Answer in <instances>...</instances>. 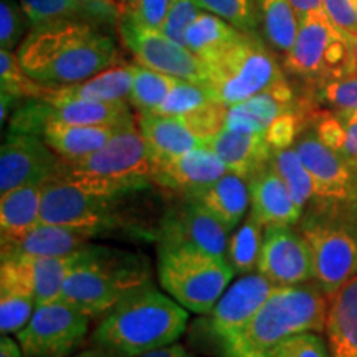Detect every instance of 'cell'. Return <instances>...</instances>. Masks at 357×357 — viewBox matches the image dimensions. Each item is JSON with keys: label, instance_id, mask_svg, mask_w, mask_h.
<instances>
[{"label": "cell", "instance_id": "6da1fadb", "mask_svg": "<svg viewBox=\"0 0 357 357\" xmlns=\"http://www.w3.org/2000/svg\"><path fill=\"white\" fill-rule=\"evenodd\" d=\"M109 29L79 20H56L30 26L19 56L29 77L45 86L86 82L118 63Z\"/></svg>", "mask_w": 357, "mask_h": 357}, {"label": "cell", "instance_id": "7a4b0ae2", "mask_svg": "<svg viewBox=\"0 0 357 357\" xmlns=\"http://www.w3.org/2000/svg\"><path fill=\"white\" fill-rule=\"evenodd\" d=\"M189 312L153 284L136 289L102 318L93 344L113 357H137L171 346L182 336Z\"/></svg>", "mask_w": 357, "mask_h": 357}, {"label": "cell", "instance_id": "3957f363", "mask_svg": "<svg viewBox=\"0 0 357 357\" xmlns=\"http://www.w3.org/2000/svg\"><path fill=\"white\" fill-rule=\"evenodd\" d=\"M53 178L101 197L123 199L153 184V164L139 128L131 124L95 153L77 159L60 158Z\"/></svg>", "mask_w": 357, "mask_h": 357}, {"label": "cell", "instance_id": "277c9868", "mask_svg": "<svg viewBox=\"0 0 357 357\" xmlns=\"http://www.w3.org/2000/svg\"><path fill=\"white\" fill-rule=\"evenodd\" d=\"M147 284H151V270L146 258L89 243L82 261L66 278L60 300L89 318H100Z\"/></svg>", "mask_w": 357, "mask_h": 357}, {"label": "cell", "instance_id": "5b68a950", "mask_svg": "<svg viewBox=\"0 0 357 357\" xmlns=\"http://www.w3.org/2000/svg\"><path fill=\"white\" fill-rule=\"evenodd\" d=\"M329 298L314 280L275 287L247 329L223 357H266L268 351L294 334L326 331Z\"/></svg>", "mask_w": 357, "mask_h": 357}, {"label": "cell", "instance_id": "8992f818", "mask_svg": "<svg viewBox=\"0 0 357 357\" xmlns=\"http://www.w3.org/2000/svg\"><path fill=\"white\" fill-rule=\"evenodd\" d=\"M281 65L305 88L354 77L352 37L337 29L324 10L311 12L298 20L296 38Z\"/></svg>", "mask_w": 357, "mask_h": 357}, {"label": "cell", "instance_id": "52a82bcc", "mask_svg": "<svg viewBox=\"0 0 357 357\" xmlns=\"http://www.w3.org/2000/svg\"><path fill=\"white\" fill-rule=\"evenodd\" d=\"M160 287L195 314H208L234 278L229 260L195 247H159Z\"/></svg>", "mask_w": 357, "mask_h": 357}, {"label": "cell", "instance_id": "ba28073f", "mask_svg": "<svg viewBox=\"0 0 357 357\" xmlns=\"http://www.w3.org/2000/svg\"><path fill=\"white\" fill-rule=\"evenodd\" d=\"M205 66L208 86L225 106L242 102L287 79L283 65L265 40L247 33Z\"/></svg>", "mask_w": 357, "mask_h": 357}, {"label": "cell", "instance_id": "9c48e42d", "mask_svg": "<svg viewBox=\"0 0 357 357\" xmlns=\"http://www.w3.org/2000/svg\"><path fill=\"white\" fill-rule=\"evenodd\" d=\"M119 199L101 197L79 189L71 182L52 178L43 185L42 194V223L68 227L79 234L96 238L131 231L136 229L126 215L118 208Z\"/></svg>", "mask_w": 357, "mask_h": 357}, {"label": "cell", "instance_id": "30bf717a", "mask_svg": "<svg viewBox=\"0 0 357 357\" xmlns=\"http://www.w3.org/2000/svg\"><path fill=\"white\" fill-rule=\"evenodd\" d=\"M300 231L310 245L314 281L331 300L357 275V238L316 200L303 213Z\"/></svg>", "mask_w": 357, "mask_h": 357}, {"label": "cell", "instance_id": "8fae6325", "mask_svg": "<svg viewBox=\"0 0 357 357\" xmlns=\"http://www.w3.org/2000/svg\"><path fill=\"white\" fill-rule=\"evenodd\" d=\"M273 289L275 284L260 273L240 276L225 289L213 310L200 323L202 337L218 357L225 356L238 341Z\"/></svg>", "mask_w": 357, "mask_h": 357}, {"label": "cell", "instance_id": "7c38bea8", "mask_svg": "<svg viewBox=\"0 0 357 357\" xmlns=\"http://www.w3.org/2000/svg\"><path fill=\"white\" fill-rule=\"evenodd\" d=\"M123 43L136 61L146 68L208 86L207 66L189 48L172 42L162 30L142 25L131 12L123 10L118 22Z\"/></svg>", "mask_w": 357, "mask_h": 357}, {"label": "cell", "instance_id": "4fadbf2b", "mask_svg": "<svg viewBox=\"0 0 357 357\" xmlns=\"http://www.w3.org/2000/svg\"><path fill=\"white\" fill-rule=\"evenodd\" d=\"M89 316L58 300L35 307L32 318L17 333L25 357H70L83 344Z\"/></svg>", "mask_w": 357, "mask_h": 357}, {"label": "cell", "instance_id": "5bb4252c", "mask_svg": "<svg viewBox=\"0 0 357 357\" xmlns=\"http://www.w3.org/2000/svg\"><path fill=\"white\" fill-rule=\"evenodd\" d=\"M227 229L205 205L192 197H181L160 220L155 234L158 247H195L225 257L229 247Z\"/></svg>", "mask_w": 357, "mask_h": 357}, {"label": "cell", "instance_id": "9a60e30c", "mask_svg": "<svg viewBox=\"0 0 357 357\" xmlns=\"http://www.w3.org/2000/svg\"><path fill=\"white\" fill-rule=\"evenodd\" d=\"M293 146L312 176L316 199L346 202L357 197V167L341 153L324 144L307 119Z\"/></svg>", "mask_w": 357, "mask_h": 357}, {"label": "cell", "instance_id": "2e32d148", "mask_svg": "<svg viewBox=\"0 0 357 357\" xmlns=\"http://www.w3.org/2000/svg\"><path fill=\"white\" fill-rule=\"evenodd\" d=\"M60 155L40 136L7 131L0 149V194L25 185H45L55 177Z\"/></svg>", "mask_w": 357, "mask_h": 357}, {"label": "cell", "instance_id": "e0dca14e", "mask_svg": "<svg viewBox=\"0 0 357 357\" xmlns=\"http://www.w3.org/2000/svg\"><path fill=\"white\" fill-rule=\"evenodd\" d=\"M258 273L275 287H291L314 280L310 245L291 225L266 227Z\"/></svg>", "mask_w": 357, "mask_h": 357}, {"label": "cell", "instance_id": "ac0fdd59", "mask_svg": "<svg viewBox=\"0 0 357 357\" xmlns=\"http://www.w3.org/2000/svg\"><path fill=\"white\" fill-rule=\"evenodd\" d=\"M229 172L208 146H200L167 162L153 166V184L178 197H190Z\"/></svg>", "mask_w": 357, "mask_h": 357}, {"label": "cell", "instance_id": "d6986e66", "mask_svg": "<svg viewBox=\"0 0 357 357\" xmlns=\"http://www.w3.org/2000/svg\"><path fill=\"white\" fill-rule=\"evenodd\" d=\"M37 307L32 263L26 257L6 258L0 265V331L24 329Z\"/></svg>", "mask_w": 357, "mask_h": 357}, {"label": "cell", "instance_id": "ffe728a7", "mask_svg": "<svg viewBox=\"0 0 357 357\" xmlns=\"http://www.w3.org/2000/svg\"><path fill=\"white\" fill-rule=\"evenodd\" d=\"M303 96L298 95L288 79L271 86L266 91L229 106L225 128L234 131L258 132L265 136L266 129L281 114L301 108Z\"/></svg>", "mask_w": 357, "mask_h": 357}, {"label": "cell", "instance_id": "44dd1931", "mask_svg": "<svg viewBox=\"0 0 357 357\" xmlns=\"http://www.w3.org/2000/svg\"><path fill=\"white\" fill-rule=\"evenodd\" d=\"M250 213L263 225H294L300 223L303 208L294 202L291 192L276 172L273 164L263 166L248 178Z\"/></svg>", "mask_w": 357, "mask_h": 357}, {"label": "cell", "instance_id": "7402d4cb", "mask_svg": "<svg viewBox=\"0 0 357 357\" xmlns=\"http://www.w3.org/2000/svg\"><path fill=\"white\" fill-rule=\"evenodd\" d=\"M30 24L56 20H79L105 29L118 26L123 7L118 0H20Z\"/></svg>", "mask_w": 357, "mask_h": 357}, {"label": "cell", "instance_id": "603a6c76", "mask_svg": "<svg viewBox=\"0 0 357 357\" xmlns=\"http://www.w3.org/2000/svg\"><path fill=\"white\" fill-rule=\"evenodd\" d=\"M137 128L146 142L153 166L176 159L195 147L207 146L178 116L142 113Z\"/></svg>", "mask_w": 357, "mask_h": 357}, {"label": "cell", "instance_id": "cb8c5ba5", "mask_svg": "<svg viewBox=\"0 0 357 357\" xmlns=\"http://www.w3.org/2000/svg\"><path fill=\"white\" fill-rule=\"evenodd\" d=\"M136 63H114L86 82L66 86H45L40 100L55 102L66 100L126 101L131 95Z\"/></svg>", "mask_w": 357, "mask_h": 357}, {"label": "cell", "instance_id": "d4e9b609", "mask_svg": "<svg viewBox=\"0 0 357 357\" xmlns=\"http://www.w3.org/2000/svg\"><path fill=\"white\" fill-rule=\"evenodd\" d=\"M207 146L220 158L229 171L248 178L266 166L271 159V146L263 134L234 131L223 128Z\"/></svg>", "mask_w": 357, "mask_h": 357}, {"label": "cell", "instance_id": "484cf974", "mask_svg": "<svg viewBox=\"0 0 357 357\" xmlns=\"http://www.w3.org/2000/svg\"><path fill=\"white\" fill-rule=\"evenodd\" d=\"M43 185H25L2 195L0 200V245L2 248L20 243L42 215Z\"/></svg>", "mask_w": 357, "mask_h": 357}, {"label": "cell", "instance_id": "4316f807", "mask_svg": "<svg viewBox=\"0 0 357 357\" xmlns=\"http://www.w3.org/2000/svg\"><path fill=\"white\" fill-rule=\"evenodd\" d=\"M324 333L331 357H357V275L329 300Z\"/></svg>", "mask_w": 357, "mask_h": 357}, {"label": "cell", "instance_id": "83f0119b", "mask_svg": "<svg viewBox=\"0 0 357 357\" xmlns=\"http://www.w3.org/2000/svg\"><path fill=\"white\" fill-rule=\"evenodd\" d=\"M126 128V126H123ZM121 126H83L48 119L42 131V139L63 159H77L101 149Z\"/></svg>", "mask_w": 357, "mask_h": 357}, {"label": "cell", "instance_id": "f1b7e54d", "mask_svg": "<svg viewBox=\"0 0 357 357\" xmlns=\"http://www.w3.org/2000/svg\"><path fill=\"white\" fill-rule=\"evenodd\" d=\"M89 243H91L89 236L68 227L40 223L20 243L2 248V260L15 257L42 258L70 255Z\"/></svg>", "mask_w": 357, "mask_h": 357}, {"label": "cell", "instance_id": "f546056e", "mask_svg": "<svg viewBox=\"0 0 357 357\" xmlns=\"http://www.w3.org/2000/svg\"><path fill=\"white\" fill-rule=\"evenodd\" d=\"M48 119L83 126H131L134 118L126 101L66 100L48 102Z\"/></svg>", "mask_w": 357, "mask_h": 357}, {"label": "cell", "instance_id": "4dcf8cb0", "mask_svg": "<svg viewBox=\"0 0 357 357\" xmlns=\"http://www.w3.org/2000/svg\"><path fill=\"white\" fill-rule=\"evenodd\" d=\"M211 211L230 231L238 227L250 205V187L247 178L229 171L205 187L199 194L190 195Z\"/></svg>", "mask_w": 357, "mask_h": 357}, {"label": "cell", "instance_id": "1f68e13d", "mask_svg": "<svg viewBox=\"0 0 357 357\" xmlns=\"http://www.w3.org/2000/svg\"><path fill=\"white\" fill-rule=\"evenodd\" d=\"M243 35L242 30L220 19L215 13L205 10L189 26L185 42L187 48L194 55H197L204 63H208Z\"/></svg>", "mask_w": 357, "mask_h": 357}, {"label": "cell", "instance_id": "d6a6232c", "mask_svg": "<svg viewBox=\"0 0 357 357\" xmlns=\"http://www.w3.org/2000/svg\"><path fill=\"white\" fill-rule=\"evenodd\" d=\"M260 35L276 55L291 50L298 33V17L289 0H255Z\"/></svg>", "mask_w": 357, "mask_h": 357}, {"label": "cell", "instance_id": "836d02e7", "mask_svg": "<svg viewBox=\"0 0 357 357\" xmlns=\"http://www.w3.org/2000/svg\"><path fill=\"white\" fill-rule=\"evenodd\" d=\"M86 247H83L75 253H70V255L30 258L35 280L37 306L60 300L65 281L71 271L75 270V266L82 261L84 252H86Z\"/></svg>", "mask_w": 357, "mask_h": 357}, {"label": "cell", "instance_id": "e575fe53", "mask_svg": "<svg viewBox=\"0 0 357 357\" xmlns=\"http://www.w3.org/2000/svg\"><path fill=\"white\" fill-rule=\"evenodd\" d=\"M263 236H265V225L248 213L245 222L236 227L229 238L225 258L229 260L235 275H250L258 270Z\"/></svg>", "mask_w": 357, "mask_h": 357}, {"label": "cell", "instance_id": "d590c367", "mask_svg": "<svg viewBox=\"0 0 357 357\" xmlns=\"http://www.w3.org/2000/svg\"><path fill=\"white\" fill-rule=\"evenodd\" d=\"M270 160L280 177L284 181V184L288 185L294 202L300 205L303 211L310 207L312 200H316V185L294 146L284 147V149H273Z\"/></svg>", "mask_w": 357, "mask_h": 357}, {"label": "cell", "instance_id": "8d00e7d4", "mask_svg": "<svg viewBox=\"0 0 357 357\" xmlns=\"http://www.w3.org/2000/svg\"><path fill=\"white\" fill-rule=\"evenodd\" d=\"M178 78L176 77L136 63L132 89L128 100L134 108L139 111V114L154 113L162 105V101L166 100L169 91L176 86Z\"/></svg>", "mask_w": 357, "mask_h": 357}, {"label": "cell", "instance_id": "74e56055", "mask_svg": "<svg viewBox=\"0 0 357 357\" xmlns=\"http://www.w3.org/2000/svg\"><path fill=\"white\" fill-rule=\"evenodd\" d=\"M213 101H218L211 86L200 84L187 79H178L162 105L154 111V114L162 116H185L192 111L202 108L205 105H211Z\"/></svg>", "mask_w": 357, "mask_h": 357}, {"label": "cell", "instance_id": "f35d334b", "mask_svg": "<svg viewBox=\"0 0 357 357\" xmlns=\"http://www.w3.org/2000/svg\"><path fill=\"white\" fill-rule=\"evenodd\" d=\"M0 86L2 93H7L19 101L40 100L43 93V84L26 75L19 56L13 55L10 50L0 52Z\"/></svg>", "mask_w": 357, "mask_h": 357}, {"label": "cell", "instance_id": "ab89813d", "mask_svg": "<svg viewBox=\"0 0 357 357\" xmlns=\"http://www.w3.org/2000/svg\"><path fill=\"white\" fill-rule=\"evenodd\" d=\"M197 2L204 7V10L215 13L243 33L261 37L255 0H197Z\"/></svg>", "mask_w": 357, "mask_h": 357}, {"label": "cell", "instance_id": "60d3db41", "mask_svg": "<svg viewBox=\"0 0 357 357\" xmlns=\"http://www.w3.org/2000/svg\"><path fill=\"white\" fill-rule=\"evenodd\" d=\"M303 93L319 108L331 111L357 109V75L319 84L316 88H305Z\"/></svg>", "mask_w": 357, "mask_h": 357}, {"label": "cell", "instance_id": "b9f144b4", "mask_svg": "<svg viewBox=\"0 0 357 357\" xmlns=\"http://www.w3.org/2000/svg\"><path fill=\"white\" fill-rule=\"evenodd\" d=\"M29 26H32V24L20 0L0 2V47L2 50L13 52L19 48L26 37L25 32Z\"/></svg>", "mask_w": 357, "mask_h": 357}, {"label": "cell", "instance_id": "7bdbcfd3", "mask_svg": "<svg viewBox=\"0 0 357 357\" xmlns=\"http://www.w3.org/2000/svg\"><path fill=\"white\" fill-rule=\"evenodd\" d=\"M266 357H331V352L323 333L306 331L283 339L268 351Z\"/></svg>", "mask_w": 357, "mask_h": 357}, {"label": "cell", "instance_id": "ee69618b", "mask_svg": "<svg viewBox=\"0 0 357 357\" xmlns=\"http://www.w3.org/2000/svg\"><path fill=\"white\" fill-rule=\"evenodd\" d=\"M227 111H229V106L222 105L220 101H213L211 105H205L202 108L185 116H178V118L189 126L195 136H199L207 144L213 136H217L225 128Z\"/></svg>", "mask_w": 357, "mask_h": 357}, {"label": "cell", "instance_id": "f6af8a7d", "mask_svg": "<svg viewBox=\"0 0 357 357\" xmlns=\"http://www.w3.org/2000/svg\"><path fill=\"white\" fill-rule=\"evenodd\" d=\"M205 12L197 0H172L171 7L164 20L162 32L167 35L172 42L187 48L185 35L189 26L197 20L200 13Z\"/></svg>", "mask_w": 357, "mask_h": 357}, {"label": "cell", "instance_id": "bcb514c9", "mask_svg": "<svg viewBox=\"0 0 357 357\" xmlns=\"http://www.w3.org/2000/svg\"><path fill=\"white\" fill-rule=\"evenodd\" d=\"M171 2L172 0H136L131 7L123 8V10L131 12L142 25L149 29L162 30Z\"/></svg>", "mask_w": 357, "mask_h": 357}, {"label": "cell", "instance_id": "7dc6e473", "mask_svg": "<svg viewBox=\"0 0 357 357\" xmlns=\"http://www.w3.org/2000/svg\"><path fill=\"white\" fill-rule=\"evenodd\" d=\"M326 15L342 32L357 33V0H323Z\"/></svg>", "mask_w": 357, "mask_h": 357}, {"label": "cell", "instance_id": "c3c4849f", "mask_svg": "<svg viewBox=\"0 0 357 357\" xmlns=\"http://www.w3.org/2000/svg\"><path fill=\"white\" fill-rule=\"evenodd\" d=\"M344 126V146L341 154L357 167V109L334 111Z\"/></svg>", "mask_w": 357, "mask_h": 357}, {"label": "cell", "instance_id": "681fc988", "mask_svg": "<svg viewBox=\"0 0 357 357\" xmlns=\"http://www.w3.org/2000/svg\"><path fill=\"white\" fill-rule=\"evenodd\" d=\"M316 202L323 205L326 211L331 213L341 225H344L357 238V197L346 200V202H326V200L318 199H316Z\"/></svg>", "mask_w": 357, "mask_h": 357}, {"label": "cell", "instance_id": "f907efd6", "mask_svg": "<svg viewBox=\"0 0 357 357\" xmlns=\"http://www.w3.org/2000/svg\"><path fill=\"white\" fill-rule=\"evenodd\" d=\"M289 3H291V7H293L294 13H296L298 20L311 12L324 10L323 0H289Z\"/></svg>", "mask_w": 357, "mask_h": 357}, {"label": "cell", "instance_id": "816d5d0a", "mask_svg": "<svg viewBox=\"0 0 357 357\" xmlns=\"http://www.w3.org/2000/svg\"><path fill=\"white\" fill-rule=\"evenodd\" d=\"M137 357H194V356H192L184 346L176 344V342H174L171 346L160 347V349L146 352V354L137 356Z\"/></svg>", "mask_w": 357, "mask_h": 357}, {"label": "cell", "instance_id": "f5cc1de1", "mask_svg": "<svg viewBox=\"0 0 357 357\" xmlns=\"http://www.w3.org/2000/svg\"><path fill=\"white\" fill-rule=\"evenodd\" d=\"M0 357H25L20 344H17L8 334H2L0 339Z\"/></svg>", "mask_w": 357, "mask_h": 357}, {"label": "cell", "instance_id": "db71d44e", "mask_svg": "<svg viewBox=\"0 0 357 357\" xmlns=\"http://www.w3.org/2000/svg\"><path fill=\"white\" fill-rule=\"evenodd\" d=\"M73 357H113V356L108 354L106 351L100 349V347H95V349H86V351L79 352V354L73 356Z\"/></svg>", "mask_w": 357, "mask_h": 357}, {"label": "cell", "instance_id": "11a10c76", "mask_svg": "<svg viewBox=\"0 0 357 357\" xmlns=\"http://www.w3.org/2000/svg\"><path fill=\"white\" fill-rule=\"evenodd\" d=\"M352 37V50H354V63H356V75H357V33L351 35Z\"/></svg>", "mask_w": 357, "mask_h": 357}, {"label": "cell", "instance_id": "9f6ffc18", "mask_svg": "<svg viewBox=\"0 0 357 357\" xmlns=\"http://www.w3.org/2000/svg\"><path fill=\"white\" fill-rule=\"evenodd\" d=\"M119 3H121V7L123 8H128V7H131L134 2H136V0H118Z\"/></svg>", "mask_w": 357, "mask_h": 357}]
</instances>
